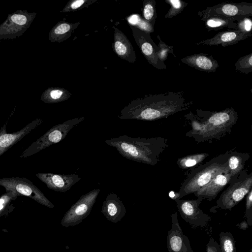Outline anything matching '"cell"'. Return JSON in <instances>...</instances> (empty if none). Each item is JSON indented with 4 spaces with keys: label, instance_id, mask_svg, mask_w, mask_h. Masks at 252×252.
Masks as SVG:
<instances>
[{
    "label": "cell",
    "instance_id": "cell-14",
    "mask_svg": "<svg viewBox=\"0 0 252 252\" xmlns=\"http://www.w3.org/2000/svg\"><path fill=\"white\" fill-rule=\"evenodd\" d=\"M42 123V119L37 118L20 130L12 133L7 132L5 124L0 129V156Z\"/></svg>",
    "mask_w": 252,
    "mask_h": 252
},
{
    "label": "cell",
    "instance_id": "cell-20",
    "mask_svg": "<svg viewBox=\"0 0 252 252\" xmlns=\"http://www.w3.org/2000/svg\"><path fill=\"white\" fill-rule=\"evenodd\" d=\"M245 17H227L220 15H211L201 17V20L204 23L208 31H218L227 28L231 30H237L235 21H239Z\"/></svg>",
    "mask_w": 252,
    "mask_h": 252
},
{
    "label": "cell",
    "instance_id": "cell-1",
    "mask_svg": "<svg viewBox=\"0 0 252 252\" xmlns=\"http://www.w3.org/2000/svg\"><path fill=\"white\" fill-rule=\"evenodd\" d=\"M192 104V101L186 100L183 92L145 95L131 101L120 111L118 118L155 121L186 110Z\"/></svg>",
    "mask_w": 252,
    "mask_h": 252
},
{
    "label": "cell",
    "instance_id": "cell-35",
    "mask_svg": "<svg viewBox=\"0 0 252 252\" xmlns=\"http://www.w3.org/2000/svg\"><path fill=\"white\" fill-rule=\"evenodd\" d=\"M12 21L18 25H23L27 22V18L25 16L20 14H14L11 16Z\"/></svg>",
    "mask_w": 252,
    "mask_h": 252
},
{
    "label": "cell",
    "instance_id": "cell-31",
    "mask_svg": "<svg viewBox=\"0 0 252 252\" xmlns=\"http://www.w3.org/2000/svg\"><path fill=\"white\" fill-rule=\"evenodd\" d=\"M157 38L159 40L158 47L159 50L157 54L159 60L164 63V62L166 60L168 54L169 53L173 55L174 57L176 58L174 53L173 47L172 46H169L164 43L161 39L159 35H158Z\"/></svg>",
    "mask_w": 252,
    "mask_h": 252
},
{
    "label": "cell",
    "instance_id": "cell-37",
    "mask_svg": "<svg viewBox=\"0 0 252 252\" xmlns=\"http://www.w3.org/2000/svg\"><path fill=\"white\" fill-rule=\"evenodd\" d=\"M250 252H252V249H251Z\"/></svg>",
    "mask_w": 252,
    "mask_h": 252
},
{
    "label": "cell",
    "instance_id": "cell-30",
    "mask_svg": "<svg viewBox=\"0 0 252 252\" xmlns=\"http://www.w3.org/2000/svg\"><path fill=\"white\" fill-rule=\"evenodd\" d=\"M97 0H71L68 1L62 10V12H75L88 8Z\"/></svg>",
    "mask_w": 252,
    "mask_h": 252
},
{
    "label": "cell",
    "instance_id": "cell-5",
    "mask_svg": "<svg viewBox=\"0 0 252 252\" xmlns=\"http://www.w3.org/2000/svg\"><path fill=\"white\" fill-rule=\"evenodd\" d=\"M252 189V172L248 173V170L245 169L236 179L229 183L227 188L217 200L216 205L212 207L210 211L215 212L218 209L231 210Z\"/></svg>",
    "mask_w": 252,
    "mask_h": 252
},
{
    "label": "cell",
    "instance_id": "cell-22",
    "mask_svg": "<svg viewBox=\"0 0 252 252\" xmlns=\"http://www.w3.org/2000/svg\"><path fill=\"white\" fill-rule=\"evenodd\" d=\"M80 24V22L71 23L64 20L59 22L50 31L49 39L52 42L59 43L66 40L71 36Z\"/></svg>",
    "mask_w": 252,
    "mask_h": 252
},
{
    "label": "cell",
    "instance_id": "cell-16",
    "mask_svg": "<svg viewBox=\"0 0 252 252\" xmlns=\"http://www.w3.org/2000/svg\"><path fill=\"white\" fill-rule=\"evenodd\" d=\"M114 30V42L112 46L115 54L120 58L130 63H134L136 56L133 47L126 35L115 26Z\"/></svg>",
    "mask_w": 252,
    "mask_h": 252
},
{
    "label": "cell",
    "instance_id": "cell-18",
    "mask_svg": "<svg viewBox=\"0 0 252 252\" xmlns=\"http://www.w3.org/2000/svg\"><path fill=\"white\" fill-rule=\"evenodd\" d=\"M181 62L196 69L205 72H215L219 67L217 60L212 55L208 54H194L186 56L181 59Z\"/></svg>",
    "mask_w": 252,
    "mask_h": 252
},
{
    "label": "cell",
    "instance_id": "cell-4",
    "mask_svg": "<svg viewBox=\"0 0 252 252\" xmlns=\"http://www.w3.org/2000/svg\"><path fill=\"white\" fill-rule=\"evenodd\" d=\"M228 151H226L192 169L183 182L177 193V199L196 192L218 174L228 169Z\"/></svg>",
    "mask_w": 252,
    "mask_h": 252
},
{
    "label": "cell",
    "instance_id": "cell-8",
    "mask_svg": "<svg viewBox=\"0 0 252 252\" xmlns=\"http://www.w3.org/2000/svg\"><path fill=\"white\" fill-rule=\"evenodd\" d=\"M100 191L99 189H94L81 196L66 212L62 220L61 225L68 227L81 223L89 215Z\"/></svg>",
    "mask_w": 252,
    "mask_h": 252
},
{
    "label": "cell",
    "instance_id": "cell-6",
    "mask_svg": "<svg viewBox=\"0 0 252 252\" xmlns=\"http://www.w3.org/2000/svg\"><path fill=\"white\" fill-rule=\"evenodd\" d=\"M85 119L84 116L75 118L54 126L31 144L23 151L20 158H25L32 156L54 144L59 143L66 136L72 128Z\"/></svg>",
    "mask_w": 252,
    "mask_h": 252
},
{
    "label": "cell",
    "instance_id": "cell-36",
    "mask_svg": "<svg viewBox=\"0 0 252 252\" xmlns=\"http://www.w3.org/2000/svg\"><path fill=\"white\" fill-rule=\"evenodd\" d=\"M236 226L239 227V228L242 230H246L248 228L249 225L246 220H244L242 221L241 223L237 224Z\"/></svg>",
    "mask_w": 252,
    "mask_h": 252
},
{
    "label": "cell",
    "instance_id": "cell-10",
    "mask_svg": "<svg viewBox=\"0 0 252 252\" xmlns=\"http://www.w3.org/2000/svg\"><path fill=\"white\" fill-rule=\"evenodd\" d=\"M136 44L148 62L158 69H166L165 64L158 56V47L151 37L150 33L136 26L129 25Z\"/></svg>",
    "mask_w": 252,
    "mask_h": 252
},
{
    "label": "cell",
    "instance_id": "cell-13",
    "mask_svg": "<svg viewBox=\"0 0 252 252\" xmlns=\"http://www.w3.org/2000/svg\"><path fill=\"white\" fill-rule=\"evenodd\" d=\"M35 176L48 188L57 192H64L68 191L81 180L78 175L59 174L50 172L38 173Z\"/></svg>",
    "mask_w": 252,
    "mask_h": 252
},
{
    "label": "cell",
    "instance_id": "cell-29",
    "mask_svg": "<svg viewBox=\"0 0 252 252\" xmlns=\"http://www.w3.org/2000/svg\"><path fill=\"white\" fill-rule=\"evenodd\" d=\"M19 194L12 190H7L0 197V214H2L12 208L13 202L16 199Z\"/></svg>",
    "mask_w": 252,
    "mask_h": 252
},
{
    "label": "cell",
    "instance_id": "cell-9",
    "mask_svg": "<svg viewBox=\"0 0 252 252\" xmlns=\"http://www.w3.org/2000/svg\"><path fill=\"white\" fill-rule=\"evenodd\" d=\"M174 200L182 219L192 227H202L207 225L211 218L199 208L202 201L201 199H176Z\"/></svg>",
    "mask_w": 252,
    "mask_h": 252
},
{
    "label": "cell",
    "instance_id": "cell-15",
    "mask_svg": "<svg viewBox=\"0 0 252 252\" xmlns=\"http://www.w3.org/2000/svg\"><path fill=\"white\" fill-rule=\"evenodd\" d=\"M231 176L228 169L224 170L215 176L209 183L193 193L198 198L209 201L215 199L224 187L228 185Z\"/></svg>",
    "mask_w": 252,
    "mask_h": 252
},
{
    "label": "cell",
    "instance_id": "cell-32",
    "mask_svg": "<svg viewBox=\"0 0 252 252\" xmlns=\"http://www.w3.org/2000/svg\"><path fill=\"white\" fill-rule=\"evenodd\" d=\"M237 30L246 34L248 37L252 36V21L249 17H245L236 23Z\"/></svg>",
    "mask_w": 252,
    "mask_h": 252
},
{
    "label": "cell",
    "instance_id": "cell-11",
    "mask_svg": "<svg viewBox=\"0 0 252 252\" xmlns=\"http://www.w3.org/2000/svg\"><path fill=\"white\" fill-rule=\"evenodd\" d=\"M198 15L201 17L211 15H220L227 17H249L252 16V3L222 2L208 7L199 11Z\"/></svg>",
    "mask_w": 252,
    "mask_h": 252
},
{
    "label": "cell",
    "instance_id": "cell-12",
    "mask_svg": "<svg viewBox=\"0 0 252 252\" xmlns=\"http://www.w3.org/2000/svg\"><path fill=\"white\" fill-rule=\"evenodd\" d=\"M171 217L172 225L166 238L168 252H193L189 238L184 235L179 224L177 213L174 211Z\"/></svg>",
    "mask_w": 252,
    "mask_h": 252
},
{
    "label": "cell",
    "instance_id": "cell-3",
    "mask_svg": "<svg viewBox=\"0 0 252 252\" xmlns=\"http://www.w3.org/2000/svg\"><path fill=\"white\" fill-rule=\"evenodd\" d=\"M105 143L128 159L153 166L158 164L160 155L169 146L167 139L160 136L146 138L122 135L107 139Z\"/></svg>",
    "mask_w": 252,
    "mask_h": 252
},
{
    "label": "cell",
    "instance_id": "cell-25",
    "mask_svg": "<svg viewBox=\"0 0 252 252\" xmlns=\"http://www.w3.org/2000/svg\"><path fill=\"white\" fill-rule=\"evenodd\" d=\"M142 15L145 21L154 28L157 15L155 0H144L142 8Z\"/></svg>",
    "mask_w": 252,
    "mask_h": 252
},
{
    "label": "cell",
    "instance_id": "cell-21",
    "mask_svg": "<svg viewBox=\"0 0 252 252\" xmlns=\"http://www.w3.org/2000/svg\"><path fill=\"white\" fill-rule=\"evenodd\" d=\"M250 157L249 153H242L237 151H228V168L231 176L230 182L236 179L240 173L245 169V165Z\"/></svg>",
    "mask_w": 252,
    "mask_h": 252
},
{
    "label": "cell",
    "instance_id": "cell-19",
    "mask_svg": "<svg viewBox=\"0 0 252 252\" xmlns=\"http://www.w3.org/2000/svg\"><path fill=\"white\" fill-rule=\"evenodd\" d=\"M248 36L238 30H228L218 32L211 38L196 42L195 44H203L208 46L221 45L226 47L237 43Z\"/></svg>",
    "mask_w": 252,
    "mask_h": 252
},
{
    "label": "cell",
    "instance_id": "cell-26",
    "mask_svg": "<svg viewBox=\"0 0 252 252\" xmlns=\"http://www.w3.org/2000/svg\"><path fill=\"white\" fill-rule=\"evenodd\" d=\"M219 237L221 252H236L235 240L230 232H221Z\"/></svg>",
    "mask_w": 252,
    "mask_h": 252
},
{
    "label": "cell",
    "instance_id": "cell-23",
    "mask_svg": "<svg viewBox=\"0 0 252 252\" xmlns=\"http://www.w3.org/2000/svg\"><path fill=\"white\" fill-rule=\"evenodd\" d=\"M68 90L63 88H51L43 94L42 100L46 103H57L68 99L71 96Z\"/></svg>",
    "mask_w": 252,
    "mask_h": 252
},
{
    "label": "cell",
    "instance_id": "cell-17",
    "mask_svg": "<svg viewBox=\"0 0 252 252\" xmlns=\"http://www.w3.org/2000/svg\"><path fill=\"white\" fill-rule=\"evenodd\" d=\"M101 212L108 220L116 223L124 217L126 209L117 194L111 192L104 200Z\"/></svg>",
    "mask_w": 252,
    "mask_h": 252
},
{
    "label": "cell",
    "instance_id": "cell-24",
    "mask_svg": "<svg viewBox=\"0 0 252 252\" xmlns=\"http://www.w3.org/2000/svg\"><path fill=\"white\" fill-rule=\"evenodd\" d=\"M209 156V154L206 153L187 155L179 158L177 161V164L183 170L189 169L192 167H195L196 165L198 166Z\"/></svg>",
    "mask_w": 252,
    "mask_h": 252
},
{
    "label": "cell",
    "instance_id": "cell-34",
    "mask_svg": "<svg viewBox=\"0 0 252 252\" xmlns=\"http://www.w3.org/2000/svg\"><path fill=\"white\" fill-rule=\"evenodd\" d=\"M206 252H221L220 245L213 238H210L206 245Z\"/></svg>",
    "mask_w": 252,
    "mask_h": 252
},
{
    "label": "cell",
    "instance_id": "cell-7",
    "mask_svg": "<svg viewBox=\"0 0 252 252\" xmlns=\"http://www.w3.org/2000/svg\"><path fill=\"white\" fill-rule=\"evenodd\" d=\"M0 186L5 191L12 190L19 195L30 197L46 207L53 208L52 203L31 181L25 177H3L0 178Z\"/></svg>",
    "mask_w": 252,
    "mask_h": 252
},
{
    "label": "cell",
    "instance_id": "cell-28",
    "mask_svg": "<svg viewBox=\"0 0 252 252\" xmlns=\"http://www.w3.org/2000/svg\"><path fill=\"white\" fill-rule=\"evenodd\" d=\"M235 69L245 74L252 72V53L240 58L235 64Z\"/></svg>",
    "mask_w": 252,
    "mask_h": 252
},
{
    "label": "cell",
    "instance_id": "cell-2",
    "mask_svg": "<svg viewBox=\"0 0 252 252\" xmlns=\"http://www.w3.org/2000/svg\"><path fill=\"white\" fill-rule=\"evenodd\" d=\"M195 112L190 111L184 117L191 126L186 136L197 143L220 140L231 132L238 120L237 113L233 108L220 111L197 109Z\"/></svg>",
    "mask_w": 252,
    "mask_h": 252
},
{
    "label": "cell",
    "instance_id": "cell-27",
    "mask_svg": "<svg viewBox=\"0 0 252 252\" xmlns=\"http://www.w3.org/2000/svg\"><path fill=\"white\" fill-rule=\"evenodd\" d=\"M165 1L170 5V9L164 16L165 19H171L181 13L188 4L181 0H165Z\"/></svg>",
    "mask_w": 252,
    "mask_h": 252
},
{
    "label": "cell",
    "instance_id": "cell-33",
    "mask_svg": "<svg viewBox=\"0 0 252 252\" xmlns=\"http://www.w3.org/2000/svg\"><path fill=\"white\" fill-rule=\"evenodd\" d=\"M246 197V210L245 217L250 226L252 225V189H251Z\"/></svg>",
    "mask_w": 252,
    "mask_h": 252
}]
</instances>
